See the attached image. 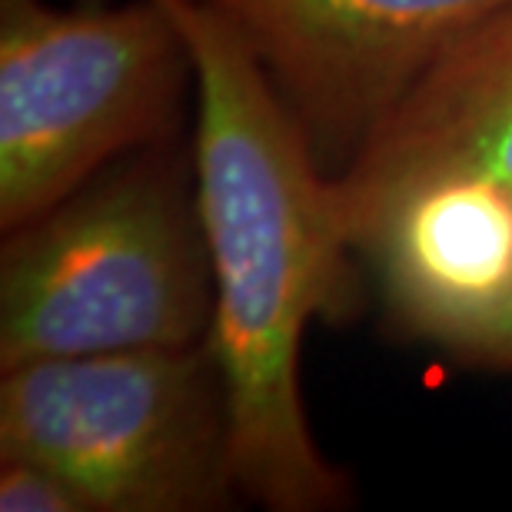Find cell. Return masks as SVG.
<instances>
[{
  "label": "cell",
  "mask_w": 512,
  "mask_h": 512,
  "mask_svg": "<svg viewBox=\"0 0 512 512\" xmlns=\"http://www.w3.org/2000/svg\"><path fill=\"white\" fill-rule=\"evenodd\" d=\"M429 346L469 370L512 373V290L489 310L443 330Z\"/></svg>",
  "instance_id": "cell-8"
},
{
  "label": "cell",
  "mask_w": 512,
  "mask_h": 512,
  "mask_svg": "<svg viewBox=\"0 0 512 512\" xmlns=\"http://www.w3.org/2000/svg\"><path fill=\"white\" fill-rule=\"evenodd\" d=\"M187 80V44L157 0H0V230L173 140Z\"/></svg>",
  "instance_id": "cell-4"
},
{
  "label": "cell",
  "mask_w": 512,
  "mask_h": 512,
  "mask_svg": "<svg viewBox=\"0 0 512 512\" xmlns=\"http://www.w3.org/2000/svg\"><path fill=\"white\" fill-rule=\"evenodd\" d=\"M260 64L326 177L370 147L426 70L509 0H200Z\"/></svg>",
  "instance_id": "cell-5"
},
{
  "label": "cell",
  "mask_w": 512,
  "mask_h": 512,
  "mask_svg": "<svg viewBox=\"0 0 512 512\" xmlns=\"http://www.w3.org/2000/svg\"><path fill=\"white\" fill-rule=\"evenodd\" d=\"M436 177L512 187V0L426 70L370 147L333 180L350 247L360 253L383 213Z\"/></svg>",
  "instance_id": "cell-6"
},
{
  "label": "cell",
  "mask_w": 512,
  "mask_h": 512,
  "mask_svg": "<svg viewBox=\"0 0 512 512\" xmlns=\"http://www.w3.org/2000/svg\"><path fill=\"white\" fill-rule=\"evenodd\" d=\"M213 270L193 153L143 147L37 220L4 233L0 370L147 346L213 330Z\"/></svg>",
  "instance_id": "cell-2"
},
{
  "label": "cell",
  "mask_w": 512,
  "mask_h": 512,
  "mask_svg": "<svg viewBox=\"0 0 512 512\" xmlns=\"http://www.w3.org/2000/svg\"><path fill=\"white\" fill-rule=\"evenodd\" d=\"M360 256L380 276L389 330L429 346L512 290V187L436 177L406 190Z\"/></svg>",
  "instance_id": "cell-7"
},
{
  "label": "cell",
  "mask_w": 512,
  "mask_h": 512,
  "mask_svg": "<svg viewBox=\"0 0 512 512\" xmlns=\"http://www.w3.org/2000/svg\"><path fill=\"white\" fill-rule=\"evenodd\" d=\"M4 512H97L94 503L57 469L30 459H0Z\"/></svg>",
  "instance_id": "cell-9"
},
{
  "label": "cell",
  "mask_w": 512,
  "mask_h": 512,
  "mask_svg": "<svg viewBox=\"0 0 512 512\" xmlns=\"http://www.w3.org/2000/svg\"><path fill=\"white\" fill-rule=\"evenodd\" d=\"M187 44L197 90L193 180L213 270V346L230 399L240 499L270 512L353 506V479L313 436L303 340L356 306L333 177L260 64L200 0H157Z\"/></svg>",
  "instance_id": "cell-1"
},
{
  "label": "cell",
  "mask_w": 512,
  "mask_h": 512,
  "mask_svg": "<svg viewBox=\"0 0 512 512\" xmlns=\"http://www.w3.org/2000/svg\"><path fill=\"white\" fill-rule=\"evenodd\" d=\"M0 459L67 476L97 512H213L240 499L213 336L0 370Z\"/></svg>",
  "instance_id": "cell-3"
}]
</instances>
